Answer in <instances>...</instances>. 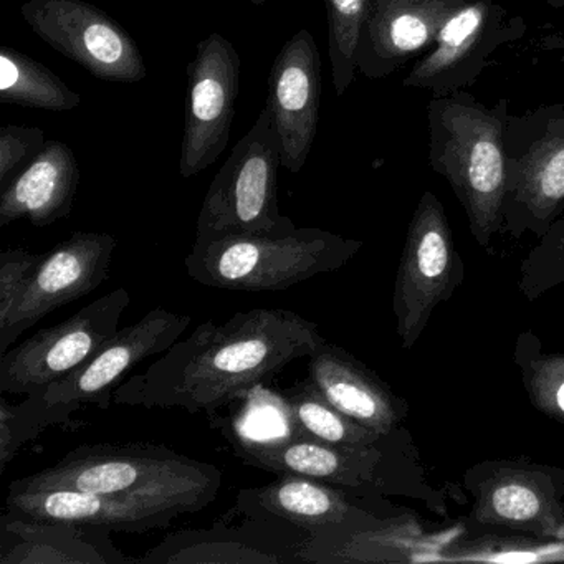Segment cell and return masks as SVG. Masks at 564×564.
I'll list each match as a JSON object with an SVG mask.
<instances>
[{
	"mask_svg": "<svg viewBox=\"0 0 564 564\" xmlns=\"http://www.w3.org/2000/svg\"><path fill=\"white\" fill-rule=\"evenodd\" d=\"M362 242L316 227L285 234L196 236L187 275L200 285L232 292H282L345 267Z\"/></svg>",
	"mask_w": 564,
	"mask_h": 564,
	"instance_id": "277c9868",
	"label": "cell"
},
{
	"mask_svg": "<svg viewBox=\"0 0 564 564\" xmlns=\"http://www.w3.org/2000/svg\"><path fill=\"white\" fill-rule=\"evenodd\" d=\"M544 45H546V48H550V51L560 52L561 62L564 64V35H554V37L547 39Z\"/></svg>",
	"mask_w": 564,
	"mask_h": 564,
	"instance_id": "d6a6232c",
	"label": "cell"
},
{
	"mask_svg": "<svg viewBox=\"0 0 564 564\" xmlns=\"http://www.w3.org/2000/svg\"><path fill=\"white\" fill-rule=\"evenodd\" d=\"M536 2H544V4L556 6V8L564 6V0H536Z\"/></svg>",
	"mask_w": 564,
	"mask_h": 564,
	"instance_id": "836d02e7",
	"label": "cell"
},
{
	"mask_svg": "<svg viewBox=\"0 0 564 564\" xmlns=\"http://www.w3.org/2000/svg\"><path fill=\"white\" fill-rule=\"evenodd\" d=\"M285 556L229 531H180L167 536L137 563H200V564H256L283 563Z\"/></svg>",
	"mask_w": 564,
	"mask_h": 564,
	"instance_id": "d4e9b609",
	"label": "cell"
},
{
	"mask_svg": "<svg viewBox=\"0 0 564 564\" xmlns=\"http://www.w3.org/2000/svg\"><path fill=\"white\" fill-rule=\"evenodd\" d=\"M282 150L269 107L236 144L204 197L196 236L285 234L296 229L279 209Z\"/></svg>",
	"mask_w": 564,
	"mask_h": 564,
	"instance_id": "5b68a950",
	"label": "cell"
},
{
	"mask_svg": "<svg viewBox=\"0 0 564 564\" xmlns=\"http://www.w3.org/2000/svg\"><path fill=\"white\" fill-rule=\"evenodd\" d=\"M42 256L25 249H8L0 253V323L14 312L28 290Z\"/></svg>",
	"mask_w": 564,
	"mask_h": 564,
	"instance_id": "1f68e13d",
	"label": "cell"
},
{
	"mask_svg": "<svg viewBox=\"0 0 564 564\" xmlns=\"http://www.w3.org/2000/svg\"><path fill=\"white\" fill-rule=\"evenodd\" d=\"M505 227L544 236L564 210V107H541L507 124Z\"/></svg>",
	"mask_w": 564,
	"mask_h": 564,
	"instance_id": "8992f818",
	"label": "cell"
},
{
	"mask_svg": "<svg viewBox=\"0 0 564 564\" xmlns=\"http://www.w3.org/2000/svg\"><path fill=\"white\" fill-rule=\"evenodd\" d=\"M464 484L478 527L564 540V468L527 457L484 460Z\"/></svg>",
	"mask_w": 564,
	"mask_h": 564,
	"instance_id": "52a82bcc",
	"label": "cell"
},
{
	"mask_svg": "<svg viewBox=\"0 0 564 564\" xmlns=\"http://www.w3.org/2000/svg\"><path fill=\"white\" fill-rule=\"evenodd\" d=\"M137 563L110 543L107 530L37 520L4 511L0 518V564Z\"/></svg>",
	"mask_w": 564,
	"mask_h": 564,
	"instance_id": "44dd1931",
	"label": "cell"
},
{
	"mask_svg": "<svg viewBox=\"0 0 564 564\" xmlns=\"http://www.w3.org/2000/svg\"><path fill=\"white\" fill-rule=\"evenodd\" d=\"M115 249L110 234L75 232L44 253L21 302L0 323V355L55 310L95 292L110 275Z\"/></svg>",
	"mask_w": 564,
	"mask_h": 564,
	"instance_id": "4fadbf2b",
	"label": "cell"
},
{
	"mask_svg": "<svg viewBox=\"0 0 564 564\" xmlns=\"http://www.w3.org/2000/svg\"><path fill=\"white\" fill-rule=\"evenodd\" d=\"M230 442L243 464L276 475H303L345 488L376 485L379 465L384 458L379 444L345 447L326 444L296 432L283 437H230Z\"/></svg>",
	"mask_w": 564,
	"mask_h": 564,
	"instance_id": "ac0fdd59",
	"label": "cell"
},
{
	"mask_svg": "<svg viewBox=\"0 0 564 564\" xmlns=\"http://www.w3.org/2000/svg\"><path fill=\"white\" fill-rule=\"evenodd\" d=\"M454 536L452 531L427 533L409 517L381 520L371 513L362 520L308 534L299 550V561L431 564Z\"/></svg>",
	"mask_w": 564,
	"mask_h": 564,
	"instance_id": "2e32d148",
	"label": "cell"
},
{
	"mask_svg": "<svg viewBox=\"0 0 564 564\" xmlns=\"http://www.w3.org/2000/svg\"><path fill=\"white\" fill-rule=\"evenodd\" d=\"M322 57L308 31L296 32L276 55L269 75L267 107L282 150V166L299 174L318 131Z\"/></svg>",
	"mask_w": 564,
	"mask_h": 564,
	"instance_id": "9a60e30c",
	"label": "cell"
},
{
	"mask_svg": "<svg viewBox=\"0 0 564 564\" xmlns=\"http://www.w3.org/2000/svg\"><path fill=\"white\" fill-rule=\"evenodd\" d=\"M0 101L48 111L78 108L82 97L45 65L15 48L0 51Z\"/></svg>",
	"mask_w": 564,
	"mask_h": 564,
	"instance_id": "484cf974",
	"label": "cell"
},
{
	"mask_svg": "<svg viewBox=\"0 0 564 564\" xmlns=\"http://www.w3.org/2000/svg\"><path fill=\"white\" fill-rule=\"evenodd\" d=\"M240 88V55L220 34L197 45L187 65V108L181 144L180 173L184 180L219 160L230 140Z\"/></svg>",
	"mask_w": 564,
	"mask_h": 564,
	"instance_id": "7c38bea8",
	"label": "cell"
},
{
	"mask_svg": "<svg viewBox=\"0 0 564 564\" xmlns=\"http://www.w3.org/2000/svg\"><path fill=\"white\" fill-rule=\"evenodd\" d=\"M249 2H252V4L256 6H262L265 4V2H269V0H249Z\"/></svg>",
	"mask_w": 564,
	"mask_h": 564,
	"instance_id": "e575fe53",
	"label": "cell"
},
{
	"mask_svg": "<svg viewBox=\"0 0 564 564\" xmlns=\"http://www.w3.org/2000/svg\"><path fill=\"white\" fill-rule=\"evenodd\" d=\"M462 0H375L362 29L356 65L372 80L388 77L432 47Z\"/></svg>",
	"mask_w": 564,
	"mask_h": 564,
	"instance_id": "d6986e66",
	"label": "cell"
},
{
	"mask_svg": "<svg viewBox=\"0 0 564 564\" xmlns=\"http://www.w3.org/2000/svg\"><path fill=\"white\" fill-rule=\"evenodd\" d=\"M524 32L523 21L494 0H462L438 29L432 51L421 58L404 87L447 95L475 84L490 57Z\"/></svg>",
	"mask_w": 564,
	"mask_h": 564,
	"instance_id": "8fae6325",
	"label": "cell"
},
{
	"mask_svg": "<svg viewBox=\"0 0 564 564\" xmlns=\"http://www.w3.org/2000/svg\"><path fill=\"white\" fill-rule=\"evenodd\" d=\"M308 359V381L352 421L382 435L404 421L405 401L345 349L325 341Z\"/></svg>",
	"mask_w": 564,
	"mask_h": 564,
	"instance_id": "ffe728a7",
	"label": "cell"
},
{
	"mask_svg": "<svg viewBox=\"0 0 564 564\" xmlns=\"http://www.w3.org/2000/svg\"><path fill=\"white\" fill-rule=\"evenodd\" d=\"M12 485L140 498L171 505L186 514L197 513L216 500L223 471L166 445L95 444L80 445L52 467Z\"/></svg>",
	"mask_w": 564,
	"mask_h": 564,
	"instance_id": "3957f363",
	"label": "cell"
},
{
	"mask_svg": "<svg viewBox=\"0 0 564 564\" xmlns=\"http://www.w3.org/2000/svg\"><path fill=\"white\" fill-rule=\"evenodd\" d=\"M316 323L289 310L239 312L200 323L147 372L118 389L117 401L148 409L213 412L310 358L325 343Z\"/></svg>",
	"mask_w": 564,
	"mask_h": 564,
	"instance_id": "6da1fadb",
	"label": "cell"
},
{
	"mask_svg": "<svg viewBox=\"0 0 564 564\" xmlns=\"http://www.w3.org/2000/svg\"><path fill=\"white\" fill-rule=\"evenodd\" d=\"M19 517L65 521L97 530L147 533L173 523L180 508L140 498L91 494L75 488H22L9 485L6 510Z\"/></svg>",
	"mask_w": 564,
	"mask_h": 564,
	"instance_id": "e0dca14e",
	"label": "cell"
},
{
	"mask_svg": "<svg viewBox=\"0 0 564 564\" xmlns=\"http://www.w3.org/2000/svg\"><path fill=\"white\" fill-rule=\"evenodd\" d=\"M45 133L41 128L8 124L0 130V187L2 191L42 153Z\"/></svg>",
	"mask_w": 564,
	"mask_h": 564,
	"instance_id": "4dcf8cb0",
	"label": "cell"
},
{
	"mask_svg": "<svg viewBox=\"0 0 564 564\" xmlns=\"http://www.w3.org/2000/svg\"><path fill=\"white\" fill-rule=\"evenodd\" d=\"M74 414L67 405L45 401L44 391L31 392L21 404L0 399V470L51 425L65 424Z\"/></svg>",
	"mask_w": 564,
	"mask_h": 564,
	"instance_id": "f546056e",
	"label": "cell"
},
{
	"mask_svg": "<svg viewBox=\"0 0 564 564\" xmlns=\"http://www.w3.org/2000/svg\"><path fill=\"white\" fill-rule=\"evenodd\" d=\"M80 167L68 144L47 141L42 153L0 194V227L28 217L45 227L70 216Z\"/></svg>",
	"mask_w": 564,
	"mask_h": 564,
	"instance_id": "603a6c76",
	"label": "cell"
},
{
	"mask_svg": "<svg viewBox=\"0 0 564 564\" xmlns=\"http://www.w3.org/2000/svg\"><path fill=\"white\" fill-rule=\"evenodd\" d=\"M189 315L154 308L140 322L118 329L82 368L44 391L45 401L78 411L84 405L110 408L111 395L121 379L151 356L163 355L189 328Z\"/></svg>",
	"mask_w": 564,
	"mask_h": 564,
	"instance_id": "5bb4252c",
	"label": "cell"
},
{
	"mask_svg": "<svg viewBox=\"0 0 564 564\" xmlns=\"http://www.w3.org/2000/svg\"><path fill=\"white\" fill-rule=\"evenodd\" d=\"M375 0H325L328 18V54L338 97L355 82L359 41Z\"/></svg>",
	"mask_w": 564,
	"mask_h": 564,
	"instance_id": "f1b7e54d",
	"label": "cell"
},
{
	"mask_svg": "<svg viewBox=\"0 0 564 564\" xmlns=\"http://www.w3.org/2000/svg\"><path fill=\"white\" fill-rule=\"evenodd\" d=\"M508 118L507 100L488 108L462 90L429 104V164L451 184L481 249L505 227Z\"/></svg>",
	"mask_w": 564,
	"mask_h": 564,
	"instance_id": "7a4b0ae2",
	"label": "cell"
},
{
	"mask_svg": "<svg viewBox=\"0 0 564 564\" xmlns=\"http://www.w3.org/2000/svg\"><path fill=\"white\" fill-rule=\"evenodd\" d=\"M464 279V263L441 200L424 193L409 224L392 310L402 348L421 338L432 313L447 302Z\"/></svg>",
	"mask_w": 564,
	"mask_h": 564,
	"instance_id": "ba28073f",
	"label": "cell"
},
{
	"mask_svg": "<svg viewBox=\"0 0 564 564\" xmlns=\"http://www.w3.org/2000/svg\"><path fill=\"white\" fill-rule=\"evenodd\" d=\"M513 358L533 408L564 425V351L546 352L540 338L524 332L518 336Z\"/></svg>",
	"mask_w": 564,
	"mask_h": 564,
	"instance_id": "83f0119b",
	"label": "cell"
},
{
	"mask_svg": "<svg viewBox=\"0 0 564 564\" xmlns=\"http://www.w3.org/2000/svg\"><path fill=\"white\" fill-rule=\"evenodd\" d=\"M236 508L256 520L280 518L308 534L371 514L356 508L343 491L326 481L295 474H282L262 487L243 488L237 495Z\"/></svg>",
	"mask_w": 564,
	"mask_h": 564,
	"instance_id": "7402d4cb",
	"label": "cell"
},
{
	"mask_svg": "<svg viewBox=\"0 0 564 564\" xmlns=\"http://www.w3.org/2000/svg\"><path fill=\"white\" fill-rule=\"evenodd\" d=\"M434 563H564V540L534 534H484L454 536L435 556Z\"/></svg>",
	"mask_w": 564,
	"mask_h": 564,
	"instance_id": "4316f807",
	"label": "cell"
},
{
	"mask_svg": "<svg viewBox=\"0 0 564 564\" xmlns=\"http://www.w3.org/2000/svg\"><path fill=\"white\" fill-rule=\"evenodd\" d=\"M280 398L296 434L345 447H369L386 437L339 412L308 379L283 389Z\"/></svg>",
	"mask_w": 564,
	"mask_h": 564,
	"instance_id": "cb8c5ba5",
	"label": "cell"
},
{
	"mask_svg": "<svg viewBox=\"0 0 564 564\" xmlns=\"http://www.w3.org/2000/svg\"><path fill=\"white\" fill-rule=\"evenodd\" d=\"M29 28L95 78L138 84L148 75L134 39L85 0H29L22 6Z\"/></svg>",
	"mask_w": 564,
	"mask_h": 564,
	"instance_id": "30bf717a",
	"label": "cell"
},
{
	"mask_svg": "<svg viewBox=\"0 0 564 564\" xmlns=\"http://www.w3.org/2000/svg\"><path fill=\"white\" fill-rule=\"evenodd\" d=\"M130 303L127 289L113 290L0 355V392L28 395L74 375L117 335Z\"/></svg>",
	"mask_w": 564,
	"mask_h": 564,
	"instance_id": "9c48e42d",
	"label": "cell"
}]
</instances>
